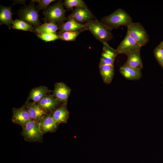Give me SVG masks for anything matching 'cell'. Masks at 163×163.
Here are the masks:
<instances>
[{"mask_svg": "<svg viewBox=\"0 0 163 163\" xmlns=\"http://www.w3.org/2000/svg\"><path fill=\"white\" fill-rule=\"evenodd\" d=\"M130 16L122 9L119 8L110 14L102 18L101 22L110 31L120 26H127L132 22Z\"/></svg>", "mask_w": 163, "mask_h": 163, "instance_id": "cell-1", "label": "cell"}, {"mask_svg": "<svg viewBox=\"0 0 163 163\" xmlns=\"http://www.w3.org/2000/svg\"><path fill=\"white\" fill-rule=\"evenodd\" d=\"M85 24L87 30H89L97 40L102 42L104 46H109L107 43L113 37L111 31L101 22L95 19L90 20Z\"/></svg>", "mask_w": 163, "mask_h": 163, "instance_id": "cell-2", "label": "cell"}, {"mask_svg": "<svg viewBox=\"0 0 163 163\" xmlns=\"http://www.w3.org/2000/svg\"><path fill=\"white\" fill-rule=\"evenodd\" d=\"M62 1H59L43 11L45 21L46 23L53 22L57 24H62L66 20L65 12L66 10L64 9Z\"/></svg>", "mask_w": 163, "mask_h": 163, "instance_id": "cell-3", "label": "cell"}, {"mask_svg": "<svg viewBox=\"0 0 163 163\" xmlns=\"http://www.w3.org/2000/svg\"><path fill=\"white\" fill-rule=\"evenodd\" d=\"M141 47L149 40V37L145 29L139 22H132L127 27V32Z\"/></svg>", "mask_w": 163, "mask_h": 163, "instance_id": "cell-4", "label": "cell"}, {"mask_svg": "<svg viewBox=\"0 0 163 163\" xmlns=\"http://www.w3.org/2000/svg\"><path fill=\"white\" fill-rule=\"evenodd\" d=\"M40 121L31 120L23 128L21 134L25 140L29 142L40 141L42 140V133L40 131Z\"/></svg>", "mask_w": 163, "mask_h": 163, "instance_id": "cell-5", "label": "cell"}, {"mask_svg": "<svg viewBox=\"0 0 163 163\" xmlns=\"http://www.w3.org/2000/svg\"><path fill=\"white\" fill-rule=\"evenodd\" d=\"M18 15L21 20L33 26L35 28L40 25L38 11L32 3L21 10Z\"/></svg>", "mask_w": 163, "mask_h": 163, "instance_id": "cell-6", "label": "cell"}, {"mask_svg": "<svg viewBox=\"0 0 163 163\" xmlns=\"http://www.w3.org/2000/svg\"><path fill=\"white\" fill-rule=\"evenodd\" d=\"M141 47L127 33L124 39L116 49L119 54L127 56L140 51Z\"/></svg>", "mask_w": 163, "mask_h": 163, "instance_id": "cell-7", "label": "cell"}, {"mask_svg": "<svg viewBox=\"0 0 163 163\" xmlns=\"http://www.w3.org/2000/svg\"><path fill=\"white\" fill-rule=\"evenodd\" d=\"M68 18L81 24L95 19L93 14L88 8L83 7H75Z\"/></svg>", "mask_w": 163, "mask_h": 163, "instance_id": "cell-8", "label": "cell"}, {"mask_svg": "<svg viewBox=\"0 0 163 163\" xmlns=\"http://www.w3.org/2000/svg\"><path fill=\"white\" fill-rule=\"evenodd\" d=\"M13 122L21 125L23 128L32 120L29 112L24 107L13 108Z\"/></svg>", "mask_w": 163, "mask_h": 163, "instance_id": "cell-9", "label": "cell"}, {"mask_svg": "<svg viewBox=\"0 0 163 163\" xmlns=\"http://www.w3.org/2000/svg\"><path fill=\"white\" fill-rule=\"evenodd\" d=\"M119 54L116 50L110 46H104L99 67L104 65H111L114 66L115 59Z\"/></svg>", "mask_w": 163, "mask_h": 163, "instance_id": "cell-10", "label": "cell"}, {"mask_svg": "<svg viewBox=\"0 0 163 163\" xmlns=\"http://www.w3.org/2000/svg\"><path fill=\"white\" fill-rule=\"evenodd\" d=\"M70 88L63 82L55 84L53 91V94L59 101L66 102L71 93Z\"/></svg>", "mask_w": 163, "mask_h": 163, "instance_id": "cell-11", "label": "cell"}, {"mask_svg": "<svg viewBox=\"0 0 163 163\" xmlns=\"http://www.w3.org/2000/svg\"><path fill=\"white\" fill-rule=\"evenodd\" d=\"M68 20L61 24L59 34L67 31H76L81 30H87L85 24L78 23L73 19L68 18Z\"/></svg>", "mask_w": 163, "mask_h": 163, "instance_id": "cell-12", "label": "cell"}, {"mask_svg": "<svg viewBox=\"0 0 163 163\" xmlns=\"http://www.w3.org/2000/svg\"><path fill=\"white\" fill-rule=\"evenodd\" d=\"M25 107L29 112L31 119L34 121H40L46 114V111L41 108L34 102H27Z\"/></svg>", "mask_w": 163, "mask_h": 163, "instance_id": "cell-13", "label": "cell"}, {"mask_svg": "<svg viewBox=\"0 0 163 163\" xmlns=\"http://www.w3.org/2000/svg\"><path fill=\"white\" fill-rule=\"evenodd\" d=\"M57 124L52 115L44 116L40 120V127L42 134L54 131L56 128Z\"/></svg>", "mask_w": 163, "mask_h": 163, "instance_id": "cell-14", "label": "cell"}, {"mask_svg": "<svg viewBox=\"0 0 163 163\" xmlns=\"http://www.w3.org/2000/svg\"><path fill=\"white\" fill-rule=\"evenodd\" d=\"M119 71L123 76L129 80H137L142 76L141 70L127 65H123L121 66Z\"/></svg>", "mask_w": 163, "mask_h": 163, "instance_id": "cell-15", "label": "cell"}, {"mask_svg": "<svg viewBox=\"0 0 163 163\" xmlns=\"http://www.w3.org/2000/svg\"><path fill=\"white\" fill-rule=\"evenodd\" d=\"M11 7V6L5 7L1 5L0 9V25L5 24L10 29L13 21L12 19L13 14L12 11Z\"/></svg>", "mask_w": 163, "mask_h": 163, "instance_id": "cell-16", "label": "cell"}, {"mask_svg": "<svg viewBox=\"0 0 163 163\" xmlns=\"http://www.w3.org/2000/svg\"><path fill=\"white\" fill-rule=\"evenodd\" d=\"M59 101L51 95H45L39 102L38 105L43 110L50 111L59 104Z\"/></svg>", "mask_w": 163, "mask_h": 163, "instance_id": "cell-17", "label": "cell"}, {"mask_svg": "<svg viewBox=\"0 0 163 163\" xmlns=\"http://www.w3.org/2000/svg\"><path fill=\"white\" fill-rule=\"evenodd\" d=\"M141 70L143 67L140 51L135 52L127 56L126 62L123 64Z\"/></svg>", "mask_w": 163, "mask_h": 163, "instance_id": "cell-18", "label": "cell"}, {"mask_svg": "<svg viewBox=\"0 0 163 163\" xmlns=\"http://www.w3.org/2000/svg\"><path fill=\"white\" fill-rule=\"evenodd\" d=\"M99 71L103 82L106 84H109L113 78L114 71V66L104 65L99 66Z\"/></svg>", "mask_w": 163, "mask_h": 163, "instance_id": "cell-19", "label": "cell"}, {"mask_svg": "<svg viewBox=\"0 0 163 163\" xmlns=\"http://www.w3.org/2000/svg\"><path fill=\"white\" fill-rule=\"evenodd\" d=\"M48 91V89L46 86H39L34 88L30 92L27 101L32 100L34 102H39Z\"/></svg>", "mask_w": 163, "mask_h": 163, "instance_id": "cell-20", "label": "cell"}, {"mask_svg": "<svg viewBox=\"0 0 163 163\" xmlns=\"http://www.w3.org/2000/svg\"><path fill=\"white\" fill-rule=\"evenodd\" d=\"M60 29L56 24L53 22L46 23L35 28L34 32L37 34L40 33H56V31Z\"/></svg>", "mask_w": 163, "mask_h": 163, "instance_id": "cell-21", "label": "cell"}, {"mask_svg": "<svg viewBox=\"0 0 163 163\" xmlns=\"http://www.w3.org/2000/svg\"><path fill=\"white\" fill-rule=\"evenodd\" d=\"M68 112L66 108L62 107L55 110L53 113V117L58 123L65 122L68 117Z\"/></svg>", "mask_w": 163, "mask_h": 163, "instance_id": "cell-22", "label": "cell"}, {"mask_svg": "<svg viewBox=\"0 0 163 163\" xmlns=\"http://www.w3.org/2000/svg\"><path fill=\"white\" fill-rule=\"evenodd\" d=\"M12 24L11 27L13 29L31 32H34L35 29L34 27L21 19H15Z\"/></svg>", "mask_w": 163, "mask_h": 163, "instance_id": "cell-23", "label": "cell"}, {"mask_svg": "<svg viewBox=\"0 0 163 163\" xmlns=\"http://www.w3.org/2000/svg\"><path fill=\"white\" fill-rule=\"evenodd\" d=\"M85 30L76 31H67L58 35L59 39L66 41H74L79 34Z\"/></svg>", "mask_w": 163, "mask_h": 163, "instance_id": "cell-24", "label": "cell"}, {"mask_svg": "<svg viewBox=\"0 0 163 163\" xmlns=\"http://www.w3.org/2000/svg\"><path fill=\"white\" fill-rule=\"evenodd\" d=\"M65 7L68 9L73 7H83L88 8L85 2L82 0H65L64 2Z\"/></svg>", "mask_w": 163, "mask_h": 163, "instance_id": "cell-25", "label": "cell"}, {"mask_svg": "<svg viewBox=\"0 0 163 163\" xmlns=\"http://www.w3.org/2000/svg\"><path fill=\"white\" fill-rule=\"evenodd\" d=\"M36 34L39 38L46 42L54 41L59 39V35L56 33H40Z\"/></svg>", "mask_w": 163, "mask_h": 163, "instance_id": "cell-26", "label": "cell"}, {"mask_svg": "<svg viewBox=\"0 0 163 163\" xmlns=\"http://www.w3.org/2000/svg\"><path fill=\"white\" fill-rule=\"evenodd\" d=\"M153 52L156 60L161 66L163 63V48L158 46L154 49Z\"/></svg>", "mask_w": 163, "mask_h": 163, "instance_id": "cell-27", "label": "cell"}, {"mask_svg": "<svg viewBox=\"0 0 163 163\" xmlns=\"http://www.w3.org/2000/svg\"><path fill=\"white\" fill-rule=\"evenodd\" d=\"M55 1L54 0H32L31 2L38 3L37 8L39 10L46 9L50 3Z\"/></svg>", "mask_w": 163, "mask_h": 163, "instance_id": "cell-28", "label": "cell"}, {"mask_svg": "<svg viewBox=\"0 0 163 163\" xmlns=\"http://www.w3.org/2000/svg\"><path fill=\"white\" fill-rule=\"evenodd\" d=\"M158 46L163 48V41L161 42Z\"/></svg>", "mask_w": 163, "mask_h": 163, "instance_id": "cell-29", "label": "cell"}, {"mask_svg": "<svg viewBox=\"0 0 163 163\" xmlns=\"http://www.w3.org/2000/svg\"><path fill=\"white\" fill-rule=\"evenodd\" d=\"M161 66H162V67L163 68V63L161 65Z\"/></svg>", "mask_w": 163, "mask_h": 163, "instance_id": "cell-30", "label": "cell"}]
</instances>
